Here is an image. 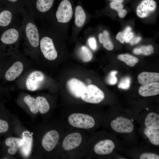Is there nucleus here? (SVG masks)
Segmentation results:
<instances>
[{
	"instance_id": "obj_18",
	"label": "nucleus",
	"mask_w": 159,
	"mask_h": 159,
	"mask_svg": "<svg viewBox=\"0 0 159 159\" xmlns=\"http://www.w3.org/2000/svg\"><path fill=\"white\" fill-rule=\"evenodd\" d=\"M146 127L159 130V115L154 112H150L146 117L144 122Z\"/></svg>"
},
{
	"instance_id": "obj_29",
	"label": "nucleus",
	"mask_w": 159,
	"mask_h": 159,
	"mask_svg": "<svg viewBox=\"0 0 159 159\" xmlns=\"http://www.w3.org/2000/svg\"><path fill=\"white\" fill-rule=\"evenodd\" d=\"M9 128L8 122L5 120L0 118V134L7 132Z\"/></svg>"
},
{
	"instance_id": "obj_10",
	"label": "nucleus",
	"mask_w": 159,
	"mask_h": 159,
	"mask_svg": "<svg viewBox=\"0 0 159 159\" xmlns=\"http://www.w3.org/2000/svg\"><path fill=\"white\" fill-rule=\"evenodd\" d=\"M156 6V3L154 0H143L137 7L136 14L139 17L145 18L154 12Z\"/></svg>"
},
{
	"instance_id": "obj_28",
	"label": "nucleus",
	"mask_w": 159,
	"mask_h": 159,
	"mask_svg": "<svg viewBox=\"0 0 159 159\" xmlns=\"http://www.w3.org/2000/svg\"><path fill=\"white\" fill-rule=\"evenodd\" d=\"M131 79L129 77H126L123 78L120 82L118 87L123 89H127L130 87Z\"/></svg>"
},
{
	"instance_id": "obj_20",
	"label": "nucleus",
	"mask_w": 159,
	"mask_h": 159,
	"mask_svg": "<svg viewBox=\"0 0 159 159\" xmlns=\"http://www.w3.org/2000/svg\"><path fill=\"white\" fill-rule=\"evenodd\" d=\"M98 38L99 42L102 44L105 49L109 51L113 49V45L110 39L109 33L107 31L105 30L102 33H100L98 35Z\"/></svg>"
},
{
	"instance_id": "obj_32",
	"label": "nucleus",
	"mask_w": 159,
	"mask_h": 159,
	"mask_svg": "<svg viewBox=\"0 0 159 159\" xmlns=\"http://www.w3.org/2000/svg\"><path fill=\"white\" fill-rule=\"evenodd\" d=\"M88 42L90 47L93 50H95L97 48V42L95 38L93 37H90Z\"/></svg>"
},
{
	"instance_id": "obj_24",
	"label": "nucleus",
	"mask_w": 159,
	"mask_h": 159,
	"mask_svg": "<svg viewBox=\"0 0 159 159\" xmlns=\"http://www.w3.org/2000/svg\"><path fill=\"white\" fill-rule=\"evenodd\" d=\"M117 58L130 67L134 66L138 61V59L137 58L128 54L119 55L117 56Z\"/></svg>"
},
{
	"instance_id": "obj_4",
	"label": "nucleus",
	"mask_w": 159,
	"mask_h": 159,
	"mask_svg": "<svg viewBox=\"0 0 159 159\" xmlns=\"http://www.w3.org/2000/svg\"><path fill=\"white\" fill-rule=\"evenodd\" d=\"M64 113L62 122L65 129L87 131L95 125V119L90 112L75 111Z\"/></svg>"
},
{
	"instance_id": "obj_6",
	"label": "nucleus",
	"mask_w": 159,
	"mask_h": 159,
	"mask_svg": "<svg viewBox=\"0 0 159 159\" xmlns=\"http://www.w3.org/2000/svg\"><path fill=\"white\" fill-rule=\"evenodd\" d=\"M105 95L96 86L89 85L86 86L85 91L80 99L83 101L91 104H98L103 100Z\"/></svg>"
},
{
	"instance_id": "obj_1",
	"label": "nucleus",
	"mask_w": 159,
	"mask_h": 159,
	"mask_svg": "<svg viewBox=\"0 0 159 159\" xmlns=\"http://www.w3.org/2000/svg\"><path fill=\"white\" fill-rule=\"evenodd\" d=\"M88 140L84 131L65 128L57 156L63 158H77L85 156Z\"/></svg>"
},
{
	"instance_id": "obj_11",
	"label": "nucleus",
	"mask_w": 159,
	"mask_h": 159,
	"mask_svg": "<svg viewBox=\"0 0 159 159\" xmlns=\"http://www.w3.org/2000/svg\"><path fill=\"white\" fill-rule=\"evenodd\" d=\"M44 74L41 72L35 71L30 74L26 82L27 89L30 91L37 90L44 80Z\"/></svg>"
},
{
	"instance_id": "obj_31",
	"label": "nucleus",
	"mask_w": 159,
	"mask_h": 159,
	"mask_svg": "<svg viewBox=\"0 0 159 159\" xmlns=\"http://www.w3.org/2000/svg\"><path fill=\"white\" fill-rule=\"evenodd\" d=\"M117 72L116 71H113L110 72L108 79V82L110 84L114 85L117 83V79L115 75Z\"/></svg>"
},
{
	"instance_id": "obj_5",
	"label": "nucleus",
	"mask_w": 159,
	"mask_h": 159,
	"mask_svg": "<svg viewBox=\"0 0 159 159\" xmlns=\"http://www.w3.org/2000/svg\"><path fill=\"white\" fill-rule=\"evenodd\" d=\"M73 11L72 4L68 0H63L55 13H52L47 19L51 24V27L56 29L59 25L69 23L72 19Z\"/></svg>"
},
{
	"instance_id": "obj_3",
	"label": "nucleus",
	"mask_w": 159,
	"mask_h": 159,
	"mask_svg": "<svg viewBox=\"0 0 159 159\" xmlns=\"http://www.w3.org/2000/svg\"><path fill=\"white\" fill-rule=\"evenodd\" d=\"M65 131V128L62 122H58L56 125L49 127L45 131L40 142L41 147L44 153L49 155L54 152L57 156Z\"/></svg>"
},
{
	"instance_id": "obj_9",
	"label": "nucleus",
	"mask_w": 159,
	"mask_h": 159,
	"mask_svg": "<svg viewBox=\"0 0 159 159\" xmlns=\"http://www.w3.org/2000/svg\"><path fill=\"white\" fill-rule=\"evenodd\" d=\"M67 90L70 95L76 99H80L85 92L86 86L82 81L76 78H72L66 83Z\"/></svg>"
},
{
	"instance_id": "obj_16",
	"label": "nucleus",
	"mask_w": 159,
	"mask_h": 159,
	"mask_svg": "<svg viewBox=\"0 0 159 159\" xmlns=\"http://www.w3.org/2000/svg\"><path fill=\"white\" fill-rule=\"evenodd\" d=\"M138 80L139 83L142 85L158 82L159 81V73L157 72H143L138 75Z\"/></svg>"
},
{
	"instance_id": "obj_30",
	"label": "nucleus",
	"mask_w": 159,
	"mask_h": 159,
	"mask_svg": "<svg viewBox=\"0 0 159 159\" xmlns=\"http://www.w3.org/2000/svg\"><path fill=\"white\" fill-rule=\"evenodd\" d=\"M140 159H159V156L156 154L146 152L142 153L139 157Z\"/></svg>"
},
{
	"instance_id": "obj_33",
	"label": "nucleus",
	"mask_w": 159,
	"mask_h": 159,
	"mask_svg": "<svg viewBox=\"0 0 159 159\" xmlns=\"http://www.w3.org/2000/svg\"><path fill=\"white\" fill-rule=\"evenodd\" d=\"M141 38L140 37H133L130 43L131 45H133L138 43L141 40Z\"/></svg>"
},
{
	"instance_id": "obj_21",
	"label": "nucleus",
	"mask_w": 159,
	"mask_h": 159,
	"mask_svg": "<svg viewBox=\"0 0 159 159\" xmlns=\"http://www.w3.org/2000/svg\"><path fill=\"white\" fill-rule=\"evenodd\" d=\"M39 112L42 114H45L49 112L50 109L49 104L44 97L38 96L36 98Z\"/></svg>"
},
{
	"instance_id": "obj_23",
	"label": "nucleus",
	"mask_w": 159,
	"mask_h": 159,
	"mask_svg": "<svg viewBox=\"0 0 159 159\" xmlns=\"http://www.w3.org/2000/svg\"><path fill=\"white\" fill-rule=\"evenodd\" d=\"M24 100L32 113L36 114L38 112L39 110L36 98L28 95L24 97Z\"/></svg>"
},
{
	"instance_id": "obj_2",
	"label": "nucleus",
	"mask_w": 159,
	"mask_h": 159,
	"mask_svg": "<svg viewBox=\"0 0 159 159\" xmlns=\"http://www.w3.org/2000/svg\"><path fill=\"white\" fill-rule=\"evenodd\" d=\"M22 15L21 39L32 50H37L40 43L39 28L34 19L28 11L25 10Z\"/></svg>"
},
{
	"instance_id": "obj_35",
	"label": "nucleus",
	"mask_w": 159,
	"mask_h": 159,
	"mask_svg": "<svg viewBox=\"0 0 159 159\" xmlns=\"http://www.w3.org/2000/svg\"><path fill=\"white\" fill-rule=\"evenodd\" d=\"M9 2L12 3H16V2L18 1V0H6Z\"/></svg>"
},
{
	"instance_id": "obj_34",
	"label": "nucleus",
	"mask_w": 159,
	"mask_h": 159,
	"mask_svg": "<svg viewBox=\"0 0 159 159\" xmlns=\"http://www.w3.org/2000/svg\"><path fill=\"white\" fill-rule=\"evenodd\" d=\"M134 37V34L132 32H130L126 37L125 41L126 43H130V42Z\"/></svg>"
},
{
	"instance_id": "obj_15",
	"label": "nucleus",
	"mask_w": 159,
	"mask_h": 159,
	"mask_svg": "<svg viewBox=\"0 0 159 159\" xmlns=\"http://www.w3.org/2000/svg\"><path fill=\"white\" fill-rule=\"evenodd\" d=\"M138 93L140 95L144 97L158 95L159 93V83L155 82L143 85L139 88Z\"/></svg>"
},
{
	"instance_id": "obj_12",
	"label": "nucleus",
	"mask_w": 159,
	"mask_h": 159,
	"mask_svg": "<svg viewBox=\"0 0 159 159\" xmlns=\"http://www.w3.org/2000/svg\"><path fill=\"white\" fill-rule=\"evenodd\" d=\"M18 15L11 9L1 11L0 12V27H9L16 21Z\"/></svg>"
},
{
	"instance_id": "obj_22",
	"label": "nucleus",
	"mask_w": 159,
	"mask_h": 159,
	"mask_svg": "<svg viewBox=\"0 0 159 159\" xmlns=\"http://www.w3.org/2000/svg\"><path fill=\"white\" fill-rule=\"evenodd\" d=\"M78 54L80 59L84 62H88L92 59L93 54L91 51L85 46L81 47L78 50Z\"/></svg>"
},
{
	"instance_id": "obj_13",
	"label": "nucleus",
	"mask_w": 159,
	"mask_h": 159,
	"mask_svg": "<svg viewBox=\"0 0 159 159\" xmlns=\"http://www.w3.org/2000/svg\"><path fill=\"white\" fill-rule=\"evenodd\" d=\"M23 68V64L21 62H15L6 72L5 75V79L9 81L14 80L21 74Z\"/></svg>"
},
{
	"instance_id": "obj_14",
	"label": "nucleus",
	"mask_w": 159,
	"mask_h": 159,
	"mask_svg": "<svg viewBox=\"0 0 159 159\" xmlns=\"http://www.w3.org/2000/svg\"><path fill=\"white\" fill-rule=\"evenodd\" d=\"M24 143L23 139L14 137H8L4 141L5 145L7 147V152L11 155L16 154L18 149L22 146Z\"/></svg>"
},
{
	"instance_id": "obj_19",
	"label": "nucleus",
	"mask_w": 159,
	"mask_h": 159,
	"mask_svg": "<svg viewBox=\"0 0 159 159\" xmlns=\"http://www.w3.org/2000/svg\"><path fill=\"white\" fill-rule=\"evenodd\" d=\"M144 133L152 144L155 145H159V129L146 127L144 130Z\"/></svg>"
},
{
	"instance_id": "obj_17",
	"label": "nucleus",
	"mask_w": 159,
	"mask_h": 159,
	"mask_svg": "<svg viewBox=\"0 0 159 159\" xmlns=\"http://www.w3.org/2000/svg\"><path fill=\"white\" fill-rule=\"evenodd\" d=\"M87 16L83 8L80 6H77L74 12V23L75 27L77 29L82 27L86 20Z\"/></svg>"
},
{
	"instance_id": "obj_8",
	"label": "nucleus",
	"mask_w": 159,
	"mask_h": 159,
	"mask_svg": "<svg viewBox=\"0 0 159 159\" xmlns=\"http://www.w3.org/2000/svg\"><path fill=\"white\" fill-rule=\"evenodd\" d=\"M115 146L114 143L111 140L102 139L96 143L92 148H88L87 151L91 150L97 155H105L111 153Z\"/></svg>"
},
{
	"instance_id": "obj_7",
	"label": "nucleus",
	"mask_w": 159,
	"mask_h": 159,
	"mask_svg": "<svg viewBox=\"0 0 159 159\" xmlns=\"http://www.w3.org/2000/svg\"><path fill=\"white\" fill-rule=\"evenodd\" d=\"M110 125L114 131L120 133H131L134 129L132 122L128 118L121 116L112 120Z\"/></svg>"
},
{
	"instance_id": "obj_26",
	"label": "nucleus",
	"mask_w": 159,
	"mask_h": 159,
	"mask_svg": "<svg viewBox=\"0 0 159 159\" xmlns=\"http://www.w3.org/2000/svg\"><path fill=\"white\" fill-rule=\"evenodd\" d=\"M110 7L116 11L119 16L121 18L124 17L127 14V11L123 9V5L121 3L112 1L110 4Z\"/></svg>"
},
{
	"instance_id": "obj_25",
	"label": "nucleus",
	"mask_w": 159,
	"mask_h": 159,
	"mask_svg": "<svg viewBox=\"0 0 159 159\" xmlns=\"http://www.w3.org/2000/svg\"><path fill=\"white\" fill-rule=\"evenodd\" d=\"M154 51L153 47L149 45L136 48L133 49V52L137 55L142 54L145 55H149L153 53Z\"/></svg>"
},
{
	"instance_id": "obj_36",
	"label": "nucleus",
	"mask_w": 159,
	"mask_h": 159,
	"mask_svg": "<svg viewBox=\"0 0 159 159\" xmlns=\"http://www.w3.org/2000/svg\"><path fill=\"white\" fill-rule=\"evenodd\" d=\"M110 1H114L117 2L122 3L124 0H109Z\"/></svg>"
},
{
	"instance_id": "obj_27",
	"label": "nucleus",
	"mask_w": 159,
	"mask_h": 159,
	"mask_svg": "<svg viewBox=\"0 0 159 159\" xmlns=\"http://www.w3.org/2000/svg\"><path fill=\"white\" fill-rule=\"evenodd\" d=\"M131 30V28L130 27H127L122 32L118 33L116 35V39L121 43H123L128 33L130 32Z\"/></svg>"
}]
</instances>
